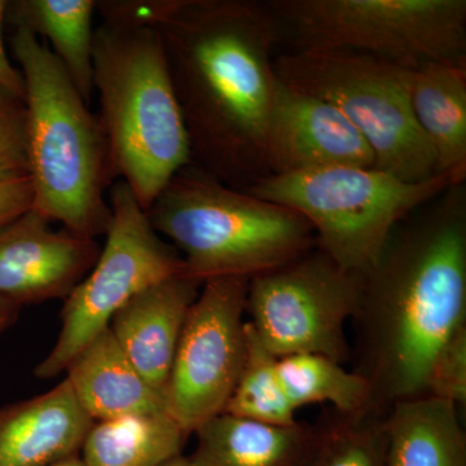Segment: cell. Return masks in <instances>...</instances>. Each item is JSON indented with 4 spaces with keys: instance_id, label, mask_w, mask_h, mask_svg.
<instances>
[{
    "instance_id": "1",
    "label": "cell",
    "mask_w": 466,
    "mask_h": 466,
    "mask_svg": "<svg viewBox=\"0 0 466 466\" xmlns=\"http://www.w3.org/2000/svg\"><path fill=\"white\" fill-rule=\"evenodd\" d=\"M161 35L191 165L247 191L267 177L266 140L283 45L267 2L139 0Z\"/></svg>"
},
{
    "instance_id": "2",
    "label": "cell",
    "mask_w": 466,
    "mask_h": 466,
    "mask_svg": "<svg viewBox=\"0 0 466 466\" xmlns=\"http://www.w3.org/2000/svg\"><path fill=\"white\" fill-rule=\"evenodd\" d=\"M351 370L370 408L425 395L444 343L466 325V187L455 184L400 223L364 275Z\"/></svg>"
},
{
    "instance_id": "3",
    "label": "cell",
    "mask_w": 466,
    "mask_h": 466,
    "mask_svg": "<svg viewBox=\"0 0 466 466\" xmlns=\"http://www.w3.org/2000/svg\"><path fill=\"white\" fill-rule=\"evenodd\" d=\"M12 51L25 81L27 161L34 210L86 238L106 235L116 182L108 139L47 43L16 30Z\"/></svg>"
},
{
    "instance_id": "4",
    "label": "cell",
    "mask_w": 466,
    "mask_h": 466,
    "mask_svg": "<svg viewBox=\"0 0 466 466\" xmlns=\"http://www.w3.org/2000/svg\"><path fill=\"white\" fill-rule=\"evenodd\" d=\"M92 67L116 179L147 211L171 177L191 165L158 30L130 18H103L95 29Z\"/></svg>"
},
{
    "instance_id": "5",
    "label": "cell",
    "mask_w": 466,
    "mask_h": 466,
    "mask_svg": "<svg viewBox=\"0 0 466 466\" xmlns=\"http://www.w3.org/2000/svg\"><path fill=\"white\" fill-rule=\"evenodd\" d=\"M147 216L183 259L182 276L198 284L253 279L317 245L308 220L290 208L232 188L188 165L171 177Z\"/></svg>"
},
{
    "instance_id": "6",
    "label": "cell",
    "mask_w": 466,
    "mask_h": 466,
    "mask_svg": "<svg viewBox=\"0 0 466 466\" xmlns=\"http://www.w3.org/2000/svg\"><path fill=\"white\" fill-rule=\"evenodd\" d=\"M455 184L447 174L410 183L376 167H336L267 175L247 192L299 213L320 249L364 276L400 223Z\"/></svg>"
},
{
    "instance_id": "7",
    "label": "cell",
    "mask_w": 466,
    "mask_h": 466,
    "mask_svg": "<svg viewBox=\"0 0 466 466\" xmlns=\"http://www.w3.org/2000/svg\"><path fill=\"white\" fill-rule=\"evenodd\" d=\"M290 51L367 55L407 67L466 61V0H268Z\"/></svg>"
},
{
    "instance_id": "8",
    "label": "cell",
    "mask_w": 466,
    "mask_h": 466,
    "mask_svg": "<svg viewBox=\"0 0 466 466\" xmlns=\"http://www.w3.org/2000/svg\"><path fill=\"white\" fill-rule=\"evenodd\" d=\"M275 70L285 85L336 106L370 144L379 170L410 183L437 174L410 106V69L354 52L289 50L276 55Z\"/></svg>"
},
{
    "instance_id": "9",
    "label": "cell",
    "mask_w": 466,
    "mask_h": 466,
    "mask_svg": "<svg viewBox=\"0 0 466 466\" xmlns=\"http://www.w3.org/2000/svg\"><path fill=\"white\" fill-rule=\"evenodd\" d=\"M112 220L96 263L66 299L57 341L35 368L39 379L66 372L73 359L103 330L122 306L152 285L182 275L183 259L150 225L130 187H110Z\"/></svg>"
},
{
    "instance_id": "10",
    "label": "cell",
    "mask_w": 466,
    "mask_h": 466,
    "mask_svg": "<svg viewBox=\"0 0 466 466\" xmlns=\"http://www.w3.org/2000/svg\"><path fill=\"white\" fill-rule=\"evenodd\" d=\"M364 276L343 268L315 245L248 285L247 320L275 358L319 354L346 364V324L360 305Z\"/></svg>"
},
{
    "instance_id": "11",
    "label": "cell",
    "mask_w": 466,
    "mask_h": 466,
    "mask_svg": "<svg viewBox=\"0 0 466 466\" xmlns=\"http://www.w3.org/2000/svg\"><path fill=\"white\" fill-rule=\"evenodd\" d=\"M249 279L201 285L192 303L165 390V404L187 434L225 412L247 355Z\"/></svg>"
},
{
    "instance_id": "12",
    "label": "cell",
    "mask_w": 466,
    "mask_h": 466,
    "mask_svg": "<svg viewBox=\"0 0 466 466\" xmlns=\"http://www.w3.org/2000/svg\"><path fill=\"white\" fill-rule=\"evenodd\" d=\"M92 238L55 232L30 208L0 226V299L17 306L66 299L96 263Z\"/></svg>"
},
{
    "instance_id": "13",
    "label": "cell",
    "mask_w": 466,
    "mask_h": 466,
    "mask_svg": "<svg viewBox=\"0 0 466 466\" xmlns=\"http://www.w3.org/2000/svg\"><path fill=\"white\" fill-rule=\"evenodd\" d=\"M336 167H375V155L336 106L280 81L267 131V173Z\"/></svg>"
},
{
    "instance_id": "14",
    "label": "cell",
    "mask_w": 466,
    "mask_h": 466,
    "mask_svg": "<svg viewBox=\"0 0 466 466\" xmlns=\"http://www.w3.org/2000/svg\"><path fill=\"white\" fill-rule=\"evenodd\" d=\"M200 288L182 275L167 279L128 300L109 323L126 357L164 398L184 321Z\"/></svg>"
},
{
    "instance_id": "15",
    "label": "cell",
    "mask_w": 466,
    "mask_h": 466,
    "mask_svg": "<svg viewBox=\"0 0 466 466\" xmlns=\"http://www.w3.org/2000/svg\"><path fill=\"white\" fill-rule=\"evenodd\" d=\"M92 425L66 379L0 407V466H51L79 455Z\"/></svg>"
},
{
    "instance_id": "16",
    "label": "cell",
    "mask_w": 466,
    "mask_h": 466,
    "mask_svg": "<svg viewBox=\"0 0 466 466\" xmlns=\"http://www.w3.org/2000/svg\"><path fill=\"white\" fill-rule=\"evenodd\" d=\"M66 372L76 400L94 422L167 412L165 398L137 372L109 328L73 359Z\"/></svg>"
},
{
    "instance_id": "17",
    "label": "cell",
    "mask_w": 466,
    "mask_h": 466,
    "mask_svg": "<svg viewBox=\"0 0 466 466\" xmlns=\"http://www.w3.org/2000/svg\"><path fill=\"white\" fill-rule=\"evenodd\" d=\"M410 100L431 146L435 173L466 180V61L429 63L410 69Z\"/></svg>"
},
{
    "instance_id": "18",
    "label": "cell",
    "mask_w": 466,
    "mask_h": 466,
    "mask_svg": "<svg viewBox=\"0 0 466 466\" xmlns=\"http://www.w3.org/2000/svg\"><path fill=\"white\" fill-rule=\"evenodd\" d=\"M196 466H302L314 425H269L220 413L193 433Z\"/></svg>"
},
{
    "instance_id": "19",
    "label": "cell",
    "mask_w": 466,
    "mask_h": 466,
    "mask_svg": "<svg viewBox=\"0 0 466 466\" xmlns=\"http://www.w3.org/2000/svg\"><path fill=\"white\" fill-rule=\"evenodd\" d=\"M459 408L421 395L386 412V466H466V435Z\"/></svg>"
},
{
    "instance_id": "20",
    "label": "cell",
    "mask_w": 466,
    "mask_h": 466,
    "mask_svg": "<svg viewBox=\"0 0 466 466\" xmlns=\"http://www.w3.org/2000/svg\"><path fill=\"white\" fill-rule=\"evenodd\" d=\"M94 0H11L5 23L32 35L43 36L86 103L94 92ZM47 43V45H48Z\"/></svg>"
},
{
    "instance_id": "21",
    "label": "cell",
    "mask_w": 466,
    "mask_h": 466,
    "mask_svg": "<svg viewBox=\"0 0 466 466\" xmlns=\"http://www.w3.org/2000/svg\"><path fill=\"white\" fill-rule=\"evenodd\" d=\"M189 434L167 412L96 421L82 444L85 466H159L183 455Z\"/></svg>"
},
{
    "instance_id": "22",
    "label": "cell",
    "mask_w": 466,
    "mask_h": 466,
    "mask_svg": "<svg viewBox=\"0 0 466 466\" xmlns=\"http://www.w3.org/2000/svg\"><path fill=\"white\" fill-rule=\"evenodd\" d=\"M279 376L294 410L311 404H329L345 415L370 408L367 380L345 364L319 354H297L279 359Z\"/></svg>"
},
{
    "instance_id": "23",
    "label": "cell",
    "mask_w": 466,
    "mask_h": 466,
    "mask_svg": "<svg viewBox=\"0 0 466 466\" xmlns=\"http://www.w3.org/2000/svg\"><path fill=\"white\" fill-rule=\"evenodd\" d=\"M386 412L345 415L330 408L314 425L302 466H386Z\"/></svg>"
},
{
    "instance_id": "24",
    "label": "cell",
    "mask_w": 466,
    "mask_h": 466,
    "mask_svg": "<svg viewBox=\"0 0 466 466\" xmlns=\"http://www.w3.org/2000/svg\"><path fill=\"white\" fill-rule=\"evenodd\" d=\"M278 361L279 359L259 342L247 320L244 366L223 413L263 424H297V410L285 394Z\"/></svg>"
},
{
    "instance_id": "25",
    "label": "cell",
    "mask_w": 466,
    "mask_h": 466,
    "mask_svg": "<svg viewBox=\"0 0 466 466\" xmlns=\"http://www.w3.org/2000/svg\"><path fill=\"white\" fill-rule=\"evenodd\" d=\"M27 177L25 97L0 85V183Z\"/></svg>"
},
{
    "instance_id": "26",
    "label": "cell",
    "mask_w": 466,
    "mask_h": 466,
    "mask_svg": "<svg viewBox=\"0 0 466 466\" xmlns=\"http://www.w3.org/2000/svg\"><path fill=\"white\" fill-rule=\"evenodd\" d=\"M425 395L450 401L456 407L466 404V325L444 343L434 358L425 382Z\"/></svg>"
},
{
    "instance_id": "27",
    "label": "cell",
    "mask_w": 466,
    "mask_h": 466,
    "mask_svg": "<svg viewBox=\"0 0 466 466\" xmlns=\"http://www.w3.org/2000/svg\"><path fill=\"white\" fill-rule=\"evenodd\" d=\"M34 193L29 177L0 183V226L33 208Z\"/></svg>"
},
{
    "instance_id": "28",
    "label": "cell",
    "mask_w": 466,
    "mask_h": 466,
    "mask_svg": "<svg viewBox=\"0 0 466 466\" xmlns=\"http://www.w3.org/2000/svg\"><path fill=\"white\" fill-rule=\"evenodd\" d=\"M5 7H7V0H0V85L14 91L15 94L25 97L24 76L21 75L20 69L12 66L5 48V43H3L2 30L5 25Z\"/></svg>"
},
{
    "instance_id": "29",
    "label": "cell",
    "mask_w": 466,
    "mask_h": 466,
    "mask_svg": "<svg viewBox=\"0 0 466 466\" xmlns=\"http://www.w3.org/2000/svg\"><path fill=\"white\" fill-rule=\"evenodd\" d=\"M20 309V306L15 305L7 299H0V332L14 323Z\"/></svg>"
},
{
    "instance_id": "30",
    "label": "cell",
    "mask_w": 466,
    "mask_h": 466,
    "mask_svg": "<svg viewBox=\"0 0 466 466\" xmlns=\"http://www.w3.org/2000/svg\"><path fill=\"white\" fill-rule=\"evenodd\" d=\"M159 466H196L191 461L188 456L180 455L177 458L170 460V461L165 462V464Z\"/></svg>"
},
{
    "instance_id": "31",
    "label": "cell",
    "mask_w": 466,
    "mask_h": 466,
    "mask_svg": "<svg viewBox=\"0 0 466 466\" xmlns=\"http://www.w3.org/2000/svg\"><path fill=\"white\" fill-rule=\"evenodd\" d=\"M51 466H85L84 462H82L79 455L72 456V458H67L63 460V461H58L56 464Z\"/></svg>"
}]
</instances>
